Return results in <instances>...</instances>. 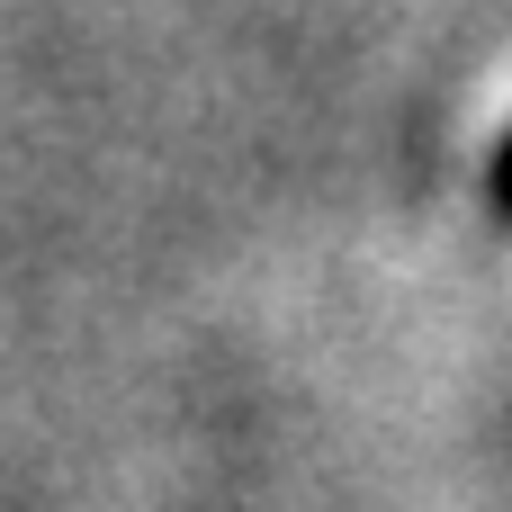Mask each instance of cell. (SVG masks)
<instances>
[{"mask_svg":"<svg viewBox=\"0 0 512 512\" xmlns=\"http://www.w3.org/2000/svg\"><path fill=\"white\" fill-rule=\"evenodd\" d=\"M486 207H495V225H512V126L495 135V153H486Z\"/></svg>","mask_w":512,"mask_h":512,"instance_id":"6da1fadb","label":"cell"}]
</instances>
